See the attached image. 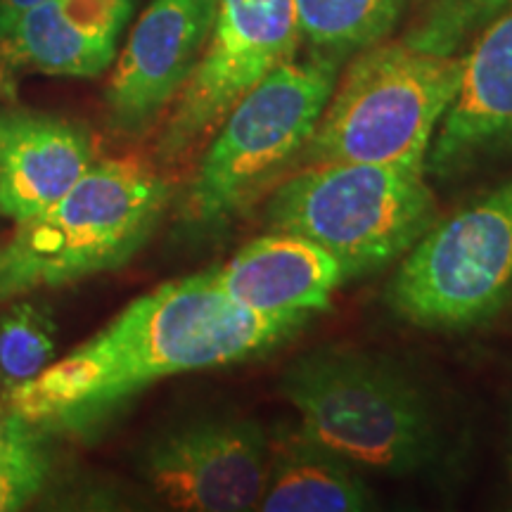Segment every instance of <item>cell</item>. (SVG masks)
I'll use <instances>...</instances> for the list:
<instances>
[{"mask_svg":"<svg viewBox=\"0 0 512 512\" xmlns=\"http://www.w3.org/2000/svg\"><path fill=\"white\" fill-rule=\"evenodd\" d=\"M138 467L152 494L174 510H259L268 432L238 415L190 420L152 439Z\"/></svg>","mask_w":512,"mask_h":512,"instance_id":"cell-9","label":"cell"},{"mask_svg":"<svg viewBox=\"0 0 512 512\" xmlns=\"http://www.w3.org/2000/svg\"><path fill=\"white\" fill-rule=\"evenodd\" d=\"M512 0H432L403 41L432 53H460L470 38Z\"/></svg>","mask_w":512,"mask_h":512,"instance_id":"cell-18","label":"cell"},{"mask_svg":"<svg viewBox=\"0 0 512 512\" xmlns=\"http://www.w3.org/2000/svg\"><path fill=\"white\" fill-rule=\"evenodd\" d=\"M306 323V316H259L242 309L223 294L214 268H207L138 297L5 399L41 437H83L150 384L254 361Z\"/></svg>","mask_w":512,"mask_h":512,"instance_id":"cell-1","label":"cell"},{"mask_svg":"<svg viewBox=\"0 0 512 512\" xmlns=\"http://www.w3.org/2000/svg\"><path fill=\"white\" fill-rule=\"evenodd\" d=\"M460 76L463 53H432L403 38L354 55L337 76L294 169L387 164L425 174L432 140L456 100Z\"/></svg>","mask_w":512,"mask_h":512,"instance_id":"cell-5","label":"cell"},{"mask_svg":"<svg viewBox=\"0 0 512 512\" xmlns=\"http://www.w3.org/2000/svg\"><path fill=\"white\" fill-rule=\"evenodd\" d=\"M216 0H152L138 17L105 88V126L145 138L162 124L200 60Z\"/></svg>","mask_w":512,"mask_h":512,"instance_id":"cell-10","label":"cell"},{"mask_svg":"<svg viewBox=\"0 0 512 512\" xmlns=\"http://www.w3.org/2000/svg\"><path fill=\"white\" fill-rule=\"evenodd\" d=\"M342 64L309 55L287 60L256 83L209 143L178 204V221L195 238H214L294 169L328 105Z\"/></svg>","mask_w":512,"mask_h":512,"instance_id":"cell-4","label":"cell"},{"mask_svg":"<svg viewBox=\"0 0 512 512\" xmlns=\"http://www.w3.org/2000/svg\"><path fill=\"white\" fill-rule=\"evenodd\" d=\"M48 456L41 446L0 458V512L24 508L48 479Z\"/></svg>","mask_w":512,"mask_h":512,"instance_id":"cell-19","label":"cell"},{"mask_svg":"<svg viewBox=\"0 0 512 512\" xmlns=\"http://www.w3.org/2000/svg\"><path fill=\"white\" fill-rule=\"evenodd\" d=\"M512 302V178L437 216L401 256L387 304L415 328L463 332Z\"/></svg>","mask_w":512,"mask_h":512,"instance_id":"cell-7","label":"cell"},{"mask_svg":"<svg viewBox=\"0 0 512 512\" xmlns=\"http://www.w3.org/2000/svg\"><path fill=\"white\" fill-rule=\"evenodd\" d=\"M95 162V140L79 121L0 105V209L12 221L53 207Z\"/></svg>","mask_w":512,"mask_h":512,"instance_id":"cell-13","label":"cell"},{"mask_svg":"<svg viewBox=\"0 0 512 512\" xmlns=\"http://www.w3.org/2000/svg\"><path fill=\"white\" fill-rule=\"evenodd\" d=\"M223 294L259 316H316L330 309L347 273L328 249L302 235L271 230L214 266Z\"/></svg>","mask_w":512,"mask_h":512,"instance_id":"cell-14","label":"cell"},{"mask_svg":"<svg viewBox=\"0 0 512 512\" xmlns=\"http://www.w3.org/2000/svg\"><path fill=\"white\" fill-rule=\"evenodd\" d=\"M427 176L387 164L297 166L268 192V230L302 235L335 256L349 278L399 261L437 221Z\"/></svg>","mask_w":512,"mask_h":512,"instance_id":"cell-6","label":"cell"},{"mask_svg":"<svg viewBox=\"0 0 512 512\" xmlns=\"http://www.w3.org/2000/svg\"><path fill=\"white\" fill-rule=\"evenodd\" d=\"M136 0H43L17 17L0 43V100H15L19 76L95 79L117 57Z\"/></svg>","mask_w":512,"mask_h":512,"instance_id":"cell-12","label":"cell"},{"mask_svg":"<svg viewBox=\"0 0 512 512\" xmlns=\"http://www.w3.org/2000/svg\"><path fill=\"white\" fill-rule=\"evenodd\" d=\"M463 53V76L427 155L439 183L512 157V3L494 15Z\"/></svg>","mask_w":512,"mask_h":512,"instance_id":"cell-11","label":"cell"},{"mask_svg":"<svg viewBox=\"0 0 512 512\" xmlns=\"http://www.w3.org/2000/svg\"><path fill=\"white\" fill-rule=\"evenodd\" d=\"M171 197V178L155 162H95L0 247V302L121 268L152 238Z\"/></svg>","mask_w":512,"mask_h":512,"instance_id":"cell-3","label":"cell"},{"mask_svg":"<svg viewBox=\"0 0 512 512\" xmlns=\"http://www.w3.org/2000/svg\"><path fill=\"white\" fill-rule=\"evenodd\" d=\"M0 309V392L10 394L55 361V320L38 302L8 299Z\"/></svg>","mask_w":512,"mask_h":512,"instance_id":"cell-17","label":"cell"},{"mask_svg":"<svg viewBox=\"0 0 512 512\" xmlns=\"http://www.w3.org/2000/svg\"><path fill=\"white\" fill-rule=\"evenodd\" d=\"M375 491L361 470L318 444L299 422L268 432V472L259 510L266 512H363Z\"/></svg>","mask_w":512,"mask_h":512,"instance_id":"cell-15","label":"cell"},{"mask_svg":"<svg viewBox=\"0 0 512 512\" xmlns=\"http://www.w3.org/2000/svg\"><path fill=\"white\" fill-rule=\"evenodd\" d=\"M278 392L309 437L361 472L411 477L441 456L439 422L425 392L380 354L313 349L285 368Z\"/></svg>","mask_w":512,"mask_h":512,"instance_id":"cell-2","label":"cell"},{"mask_svg":"<svg viewBox=\"0 0 512 512\" xmlns=\"http://www.w3.org/2000/svg\"><path fill=\"white\" fill-rule=\"evenodd\" d=\"M406 8L408 0H294L299 38L339 64L382 43Z\"/></svg>","mask_w":512,"mask_h":512,"instance_id":"cell-16","label":"cell"},{"mask_svg":"<svg viewBox=\"0 0 512 512\" xmlns=\"http://www.w3.org/2000/svg\"><path fill=\"white\" fill-rule=\"evenodd\" d=\"M41 434L29 427L22 418H17L8 399H0V458L17 456L41 446Z\"/></svg>","mask_w":512,"mask_h":512,"instance_id":"cell-20","label":"cell"},{"mask_svg":"<svg viewBox=\"0 0 512 512\" xmlns=\"http://www.w3.org/2000/svg\"><path fill=\"white\" fill-rule=\"evenodd\" d=\"M38 3H43V0H0V43L8 36V31L17 22V17Z\"/></svg>","mask_w":512,"mask_h":512,"instance_id":"cell-21","label":"cell"},{"mask_svg":"<svg viewBox=\"0 0 512 512\" xmlns=\"http://www.w3.org/2000/svg\"><path fill=\"white\" fill-rule=\"evenodd\" d=\"M0 214H3V209H0Z\"/></svg>","mask_w":512,"mask_h":512,"instance_id":"cell-22","label":"cell"},{"mask_svg":"<svg viewBox=\"0 0 512 512\" xmlns=\"http://www.w3.org/2000/svg\"><path fill=\"white\" fill-rule=\"evenodd\" d=\"M299 43L294 0H216L209 38L159 124L152 162L169 174L200 155L228 112Z\"/></svg>","mask_w":512,"mask_h":512,"instance_id":"cell-8","label":"cell"}]
</instances>
